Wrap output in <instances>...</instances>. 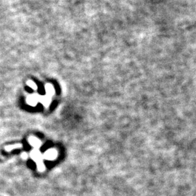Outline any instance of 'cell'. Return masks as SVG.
<instances>
[{"label":"cell","mask_w":196,"mask_h":196,"mask_svg":"<svg viewBox=\"0 0 196 196\" xmlns=\"http://www.w3.org/2000/svg\"><path fill=\"white\" fill-rule=\"evenodd\" d=\"M30 142L32 145H34L35 147H39L40 146V141H39L37 139H33L30 140Z\"/></svg>","instance_id":"1"},{"label":"cell","mask_w":196,"mask_h":196,"mask_svg":"<svg viewBox=\"0 0 196 196\" xmlns=\"http://www.w3.org/2000/svg\"><path fill=\"white\" fill-rule=\"evenodd\" d=\"M29 85L30 86V87H31L32 88H33L34 89H36V86L35 85V84H34V83H32V82H28V84H27Z\"/></svg>","instance_id":"2"},{"label":"cell","mask_w":196,"mask_h":196,"mask_svg":"<svg viewBox=\"0 0 196 196\" xmlns=\"http://www.w3.org/2000/svg\"><path fill=\"white\" fill-rule=\"evenodd\" d=\"M21 147L20 145H14V146H10V147H7V149H10L11 148H17V147Z\"/></svg>","instance_id":"3"}]
</instances>
